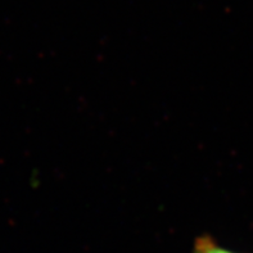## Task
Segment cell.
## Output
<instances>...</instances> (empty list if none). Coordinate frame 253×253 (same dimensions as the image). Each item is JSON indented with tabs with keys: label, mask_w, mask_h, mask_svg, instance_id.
Wrapping results in <instances>:
<instances>
[{
	"label": "cell",
	"mask_w": 253,
	"mask_h": 253,
	"mask_svg": "<svg viewBox=\"0 0 253 253\" xmlns=\"http://www.w3.org/2000/svg\"><path fill=\"white\" fill-rule=\"evenodd\" d=\"M193 253H233L230 251L221 248L215 241L209 237H201L196 241Z\"/></svg>",
	"instance_id": "obj_1"
}]
</instances>
